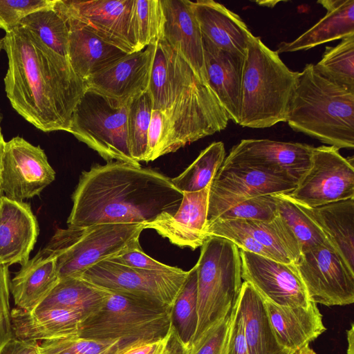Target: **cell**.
Masks as SVG:
<instances>
[{
  "instance_id": "cell-1",
  "label": "cell",
  "mask_w": 354,
  "mask_h": 354,
  "mask_svg": "<svg viewBox=\"0 0 354 354\" xmlns=\"http://www.w3.org/2000/svg\"><path fill=\"white\" fill-rule=\"evenodd\" d=\"M8 66L5 91L12 108L44 131H68L74 109L87 90L68 59L19 26L2 39Z\"/></svg>"
},
{
  "instance_id": "cell-2",
  "label": "cell",
  "mask_w": 354,
  "mask_h": 354,
  "mask_svg": "<svg viewBox=\"0 0 354 354\" xmlns=\"http://www.w3.org/2000/svg\"><path fill=\"white\" fill-rule=\"evenodd\" d=\"M183 196L171 178L161 173L140 164L108 161L82 172L67 224L145 226L162 216H174Z\"/></svg>"
},
{
  "instance_id": "cell-3",
  "label": "cell",
  "mask_w": 354,
  "mask_h": 354,
  "mask_svg": "<svg viewBox=\"0 0 354 354\" xmlns=\"http://www.w3.org/2000/svg\"><path fill=\"white\" fill-rule=\"evenodd\" d=\"M169 64L158 158L221 131L230 120L209 85L169 46Z\"/></svg>"
},
{
  "instance_id": "cell-4",
  "label": "cell",
  "mask_w": 354,
  "mask_h": 354,
  "mask_svg": "<svg viewBox=\"0 0 354 354\" xmlns=\"http://www.w3.org/2000/svg\"><path fill=\"white\" fill-rule=\"evenodd\" d=\"M286 122L303 133L337 149L354 147V90L319 73L314 64L299 72Z\"/></svg>"
},
{
  "instance_id": "cell-5",
  "label": "cell",
  "mask_w": 354,
  "mask_h": 354,
  "mask_svg": "<svg viewBox=\"0 0 354 354\" xmlns=\"http://www.w3.org/2000/svg\"><path fill=\"white\" fill-rule=\"evenodd\" d=\"M299 75L252 35L244 59L239 124L264 129L286 122Z\"/></svg>"
},
{
  "instance_id": "cell-6",
  "label": "cell",
  "mask_w": 354,
  "mask_h": 354,
  "mask_svg": "<svg viewBox=\"0 0 354 354\" xmlns=\"http://www.w3.org/2000/svg\"><path fill=\"white\" fill-rule=\"evenodd\" d=\"M142 224L104 223L57 229L44 248L54 257L59 279L80 277L94 264L142 250Z\"/></svg>"
},
{
  "instance_id": "cell-7",
  "label": "cell",
  "mask_w": 354,
  "mask_h": 354,
  "mask_svg": "<svg viewBox=\"0 0 354 354\" xmlns=\"http://www.w3.org/2000/svg\"><path fill=\"white\" fill-rule=\"evenodd\" d=\"M196 266L198 325L192 343L231 313L243 283L239 248L225 238L209 236Z\"/></svg>"
},
{
  "instance_id": "cell-8",
  "label": "cell",
  "mask_w": 354,
  "mask_h": 354,
  "mask_svg": "<svg viewBox=\"0 0 354 354\" xmlns=\"http://www.w3.org/2000/svg\"><path fill=\"white\" fill-rule=\"evenodd\" d=\"M171 308L148 299L112 292L82 323L79 337L93 340L137 339L156 342L171 329Z\"/></svg>"
},
{
  "instance_id": "cell-9",
  "label": "cell",
  "mask_w": 354,
  "mask_h": 354,
  "mask_svg": "<svg viewBox=\"0 0 354 354\" xmlns=\"http://www.w3.org/2000/svg\"><path fill=\"white\" fill-rule=\"evenodd\" d=\"M128 104H121L87 89L76 105L68 132L107 161L140 164L128 145Z\"/></svg>"
},
{
  "instance_id": "cell-10",
  "label": "cell",
  "mask_w": 354,
  "mask_h": 354,
  "mask_svg": "<svg viewBox=\"0 0 354 354\" xmlns=\"http://www.w3.org/2000/svg\"><path fill=\"white\" fill-rule=\"evenodd\" d=\"M188 271L145 270L108 259L88 268L81 278L112 292L153 301L171 307Z\"/></svg>"
},
{
  "instance_id": "cell-11",
  "label": "cell",
  "mask_w": 354,
  "mask_h": 354,
  "mask_svg": "<svg viewBox=\"0 0 354 354\" xmlns=\"http://www.w3.org/2000/svg\"><path fill=\"white\" fill-rule=\"evenodd\" d=\"M339 150L314 147L308 170L288 196L310 208L354 198L353 159L343 157Z\"/></svg>"
},
{
  "instance_id": "cell-12",
  "label": "cell",
  "mask_w": 354,
  "mask_h": 354,
  "mask_svg": "<svg viewBox=\"0 0 354 354\" xmlns=\"http://www.w3.org/2000/svg\"><path fill=\"white\" fill-rule=\"evenodd\" d=\"M296 185V183L286 176L243 164L223 162L210 184L207 225L226 210L248 198L289 194Z\"/></svg>"
},
{
  "instance_id": "cell-13",
  "label": "cell",
  "mask_w": 354,
  "mask_h": 354,
  "mask_svg": "<svg viewBox=\"0 0 354 354\" xmlns=\"http://www.w3.org/2000/svg\"><path fill=\"white\" fill-rule=\"evenodd\" d=\"M295 266L311 301L326 306L354 302V270L333 248L302 252Z\"/></svg>"
},
{
  "instance_id": "cell-14",
  "label": "cell",
  "mask_w": 354,
  "mask_h": 354,
  "mask_svg": "<svg viewBox=\"0 0 354 354\" xmlns=\"http://www.w3.org/2000/svg\"><path fill=\"white\" fill-rule=\"evenodd\" d=\"M55 178V171L40 146L16 136L6 142L0 172V189L17 201L38 196Z\"/></svg>"
},
{
  "instance_id": "cell-15",
  "label": "cell",
  "mask_w": 354,
  "mask_h": 354,
  "mask_svg": "<svg viewBox=\"0 0 354 354\" xmlns=\"http://www.w3.org/2000/svg\"><path fill=\"white\" fill-rule=\"evenodd\" d=\"M241 279L274 304L307 307L311 301L295 264L285 263L239 249Z\"/></svg>"
},
{
  "instance_id": "cell-16",
  "label": "cell",
  "mask_w": 354,
  "mask_h": 354,
  "mask_svg": "<svg viewBox=\"0 0 354 354\" xmlns=\"http://www.w3.org/2000/svg\"><path fill=\"white\" fill-rule=\"evenodd\" d=\"M135 0H55L54 7L126 53L136 52L131 35Z\"/></svg>"
},
{
  "instance_id": "cell-17",
  "label": "cell",
  "mask_w": 354,
  "mask_h": 354,
  "mask_svg": "<svg viewBox=\"0 0 354 354\" xmlns=\"http://www.w3.org/2000/svg\"><path fill=\"white\" fill-rule=\"evenodd\" d=\"M313 149L299 142L243 139L232 148L224 162L286 176L297 184L310 166Z\"/></svg>"
},
{
  "instance_id": "cell-18",
  "label": "cell",
  "mask_w": 354,
  "mask_h": 354,
  "mask_svg": "<svg viewBox=\"0 0 354 354\" xmlns=\"http://www.w3.org/2000/svg\"><path fill=\"white\" fill-rule=\"evenodd\" d=\"M156 44L127 53L95 72L86 80L87 89L121 104L147 91Z\"/></svg>"
},
{
  "instance_id": "cell-19",
  "label": "cell",
  "mask_w": 354,
  "mask_h": 354,
  "mask_svg": "<svg viewBox=\"0 0 354 354\" xmlns=\"http://www.w3.org/2000/svg\"><path fill=\"white\" fill-rule=\"evenodd\" d=\"M164 24L162 38L207 84L203 36L193 12L191 1L161 0Z\"/></svg>"
},
{
  "instance_id": "cell-20",
  "label": "cell",
  "mask_w": 354,
  "mask_h": 354,
  "mask_svg": "<svg viewBox=\"0 0 354 354\" xmlns=\"http://www.w3.org/2000/svg\"><path fill=\"white\" fill-rule=\"evenodd\" d=\"M39 233V227L30 203L0 200V264L24 265L30 259Z\"/></svg>"
},
{
  "instance_id": "cell-21",
  "label": "cell",
  "mask_w": 354,
  "mask_h": 354,
  "mask_svg": "<svg viewBox=\"0 0 354 354\" xmlns=\"http://www.w3.org/2000/svg\"><path fill=\"white\" fill-rule=\"evenodd\" d=\"M210 184L198 192H184L180 205L174 216H162L144 228L156 230L180 248L194 250L201 247L207 239L205 228Z\"/></svg>"
},
{
  "instance_id": "cell-22",
  "label": "cell",
  "mask_w": 354,
  "mask_h": 354,
  "mask_svg": "<svg viewBox=\"0 0 354 354\" xmlns=\"http://www.w3.org/2000/svg\"><path fill=\"white\" fill-rule=\"evenodd\" d=\"M207 84L226 111L239 124L245 57L216 47L203 37Z\"/></svg>"
},
{
  "instance_id": "cell-23",
  "label": "cell",
  "mask_w": 354,
  "mask_h": 354,
  "mask_svg": "<svg viewBox=\"0 0 354 354\" xmlns=\"http://www.w3.org/2000/svg\"><path fill=\"white\" fill-rule=\"evenodd\" d=\"M202 36L216 47L245 57L252 32L241 18L212 0L191 1Z\"/></svg>"
},
{
  "instance_id": "cell-24",
  "label": "cell",
  "mask_w": 354,
  "mask_h": 354,
  "mask_svg": "<svg viewBox=\"0 0 354 354\" xmlns=\"http://www.w3.org/2000/svg\"><path fill=\"white\" fill-rule=\"evenodd\" d=\"M263 301L279 344L292 354L309 346L326 330L322 315L313 301L307 307H286Z\"/></svg>"
},
{
  "instance_id": "cell-25",
  "label": "cell",
  "mask_w": 354,
  "mask_h": 354,
  "mask_svg": "<svg viewBox=\"0 0 354 354\" xmlns=\"http://www.w3.org/2000/svg\"><path fill=\"white\" fill-rule=\"evenodd\" d=\"M86 319L78 310L48 308L26 311L17 307L11 310L14 337L28 341H45L78 337Z\"/></svg>"
},
{
  "instance_id": "cell-26",
  "label": "cell",
  "mask_w": 354,
  "mask_h": 354,
  "mask_svg": "<svg viewBox=\"0 0 354 354\" xmlns=\"http://www.w3.org/2000/svg\"><path fill=\"white\" fill-rule=\"evenodd\" d=\"M64 16L69 28L67 59L82 80L86 81L95 72L127 54L103 40L83 24Z\"/></svg>"
},
{
  "instance_id": "cell-27",
  "label": "cell",
  "mask_w": 354,
  "mask_h": 354,
  "mask_svg": "<svg viewBox=\"0 0 354 354\" xmlns=\"http://www.w3.org/2000/svg\"><path fill=\"white\" fill-rule=\"evenodd\" d=\"M326 15L314 26L292 41L281 42L278 54L307 50L321 44L354 35V0L317 1Z\"/></svg>"
},
{
  "instance_id": "cell-28",
  "label": "cell",
  "mask_w": 354,
  "mask_h": 354,
  "mask_svg": "<svg viewBox=\"0 0 354 354\" xmlns=\"http://www.w3.org/2000/svg\"><path fill=\"white\" fill-rule=\"evenodd\" d=\"M59 280L55 260L44 248L21 266L10 282L15 306L28 312L33 310Z\"/></svg>"
},
{
  "instance_id": "cell-29",
  "label": "cell",
  "mask_w": 354,
  "mask_h": 354,
  "mask_svg": "<svg viewBox=\"0 0 354 354\" xmlns=\"http://www.w3.org/2000/svg\"><path fill=\"white\" fill-rule=\"evenodd\" d=\"M236 306L243 319L250 354H292L279 344L263 298L246 281L242 283Z\"/></svg>"
},
{
  "instance_id": "cell-30",
  "label": "cell",
  "mask_w": 354,
  "mask_h": 354,
  "mask_svg": "<svg viewBox=\"0 0 354 354\" xmlns=\"http://www.w3.org/2000/svg\"><path fill=\"white\" fill-rule=\"evenodd\" d=\"M306 207L335 251L354 270V198Z\"/></svg>"
},
{
  "instance_id": "cell-31",
  "label": "cell",
  "mask_w": 354,
  "mask_h": 354,
  "mask_svg": "<svg viewBox=\"0 0 354 354\" xmlns=\"http://www.w3.org/2000/svg\"><path fill=\"white\" fill-rule=\"evenodd\" d=\"M110 294L81 277H68L59 279L34 310H74L83 313L86 318L103 306Z\"/></svg>"
},
{
  "instance_id": "cell-32",
  "label": "cell",
  "mask_w": 354,
  "mask_h": 354,
  "mask_svg": "<svg viewBox=\"0 0 354 354\" xmlns=\"http://www.w3.org/2000/svg\"><path fill=\"white\" fill-rule=\"evenodd\" d=\"M237 220L241 226L261 246L273 255L277 261L296 264L301 256V250L293 232L278 215L270 221Z\"/></svg>"
},
{
  "instance_id": "cell-33",
  "label": "cell",
  "mask_w": 354,
  "mask_h": 354,
  "mask_svg": "<svg viewBox=\"0 0 354 354\" xmlns=\"http://www.w3.org/2000/svg\"><path fill=\"white\" fill-rule=\"evenodd\" d=\"M275 197L279 215L293 232L301 253L320 246L333 248L306 206L295 202L287 194H275Z\"/></svg>"
},
{
  "instance_id": "cell-34",
  "label": "cell",
  "mask_w": 354,
  "mask_h": 354,
  "mask_svg": "<svg viewBox=\"0 0 354 354\" xmlns=\"http://www.w3.org/2000/svg\"><path fill=\"white\" fill-rule=\"evenodd\" d=\"M20 26L34 33L53 51L67 58L68 24L65 16L54 7V3L27 15L21 20Z\"/></svg>"
},
{
  "instance_id": "cell-35",
  "label": "cell",
  "mask_w": 354,
  "mask_h": 354,
  "mask_svg": "<svg viewBox=\"0 0 354 354\" xmlns=\"http://www.w3.org/2000/svg\"><path fill=\"white\" fill-rule=\"evenodd\" d=\"M225 158L222 142H214L203 149L180 174L171 178L174 185L183 193L200 191L207 187L215 177Z\"/></svg>"
},
{
  "instance_id": "cell-36",
  "label": "cell",
  "mask_w": 354,
  "mask_h": 354,
  "mask_svg": "<svg viewBox=\"0 0 354 354\" xmlns=\"http://www.w3.org/2000/svg\"><path fill=\"white\" fill-rule=\"evenodd\" d=\"M171 322L180 341L186 348L189 346L194 339L198 325L196 265L188 271L171 306Z\"/></svg>"
},
{
  "instance_id": "cell-37",
  "label": "cell",
  "mask_w": 354,
  "mask_h": 354,
  "mask_svg": "<svg viewBox=\"0 0 354 354\" xmlns=\"http://www.w3.org/2000/svg\"><path fill=\"white\" fill-rule=\"evenodd\" d=\"M163 24L161 0H135L131 30L136 51L156 44L162 38Z\"/></svg>"
},
{
  "instance_id": "cell-38",
  "label": "cell",
  "mask_w": 354,
  "mask_h": 354,
  "mask_svg": "<svg viewBox=\"0 0 354 354\" xmlns=\"http://www.w3.org/2000/svg\"><path fill=\"white\" fill-rule=\"evenodd\" d=\"M314 66L324 77L354 90V35L341 39L335 46H326Z\"/></svg>"
},
{
  "instance_id": "cell-39",
  "label": "cell",
  "mask_w": 354,
  "mask_h": 354,
  "mask_svg": "<svg viewBox=\"0 0 354 354\" xmlns=\"http://www.w3.org/2000/svg\"><path fill=\"white\" fill-rule=\"evenodd\" d=\"M152 110V100L148 91L128 103L127 131L129 149L132 158L138 163L145 160Z\"/></svg>"
},
{
  "instance_id": "cell-40",
  "label": "cell",
  "mask_w": 354,
  "mask_h": 354,
  "mask_svg": "<svg viewBox=\"0 0 354 354\" xmlns=\"http://www.w3.org/2000/svg\"><path fill=\"white\" fill-rule=\"evenodd\" d=\"M278 215L277 203L274 194L248 198L224 212L216 220L241 219L270 221Z\"/></svg>"
},
{
  "instance_id": "cell-41",
  "label": "cell",
  "mask_w": 354,
  "mask_h": 354,
  "mask_svg": "<svg viewBox=\"0 0 354 354\" xmlns=\"http://www.w3.org/2000/svg\"><path fill=\"white\" fill-rule=\"evenodd\" d=\"M232 316L231 312L225 319L206 330L186 348L185 354H226Z\"/></svg>"
},
{
  "instance_id": "cell-42",
  "label": "cell",
  "mask_w": 354,
  "mask_h": 354,
  "mask_svg": "<svg viewBox=\"0 0 354 354\" xmlns=\"http://www.w3.org/2000/svg\"><path fill=\"white\" fill-rule=\"evenodd\" d=\"M55 0H0V28L10 32L20 26L27 15L52 6Z\"/></svg>"
},
{
  "instance_id": "cell-43",
  "label": "cell",
  "mask_w": 354,
  "mask_h": 354,
  "mask_svg": "<svg viewBox=\"0 0 354 354\" xmlns=\"http://www.w3.org/2000/svg\"><path fill=\"white\" fill-rule=\"evenodd\" d=\"M59 340L74 354H118L129 346L145 342L131 338L115 340H93L79 337Z\"/></svg>"
},
{
  "instance_id": "cell-44",
  "label": "cell",
  "mask_w": 354,
  "mask_h": 354,
  "mask_svg": "<svg viewBox=\"0 0 354 354\" xmlns=\"http://www.w3.org/2000/svg\"><path fill=\"white\" fill-rule=\"evenodd\" d=\"M10 293L8 266L0 264V351L14 337L11 323Z\"/></svg>"
},
{
  "instance_id": "cell-45",
  "label": "cell",
  "mask_w": 354,
  "mask_h": 354,
  "mask_svg": "<svg viewBox=\"0 0 354 354\" xmlns=\"http://www.w3.org/2000/svg\"><path fill=\"white\" fill-rule=\"evenodd\" d=\"M128 267L145 270L172 272L181 269L160 263L146 254L142 250H133L108 259Z\"/></svg>"
},
{
  "instance_id": "cell-46",
  "label": "cell",
  "mask_w": 354,
  "mask_h": 354,
  "mask_svg": "<svg viewBox=\"0 0 354 354\" xmlns=\"http://www.w3.org/2000/svg\"><path fill=\"white\" fill-rule=\"evenodd\" d=\"M232 315L226 354H250L245 337L243 319L236 306V302L232 308Z\"/></svg>"
},
{
  "instance_id": "cell-47",
  "label": "cell",
  "mask_w": 354,
  "mask_h": 354,
  "mask_svg": "<svg viewBox=\"0 0 354 354\" xmlns=\"http://www.w3.org/2000/svg\"><path fill=\"white\" fill-rule=\"evenodd\" d=\"M163 122V112L158 109H153L147 133V151L145 162L153 161L158 158V152L162 133Z\"/></svg>"
},
{
  "instance_id": "cell-48",
  "label": "cell",
  "mask_w": 354,
  "mask_h": 354,
  "mask_svg": "<svg viewBox=\"0 0 354 354\" xmlns=\"http://www.w3.org/2000/svg\"><path fill=\"white\" fill-rule=\"evenodd\" d=\"M39 343L12 337L1 348L0 354H39Z\"/></svg>"
},
{
  "instance_id": "cell-49",
  "label": "cell",
  "mask_w": 354,
  "mask_h": 354,
  "mask_svg": "<svg viewBox=\"0 0 354 354\" xmlns=\"http://www.w3.org/2000/svg\"><path fill=\"white\" fill-rule=\"evenodd\" d=\"M39 354H74L59 339L42 341L39 345Z\"/></svg>"
},
{
  "instance_id": "cell-50",
  "label": "cell",
  "mask_w": 354,
  "mask_h": 354,
  "mask_svg": "<svg viewBox=\"0 0 354 354\" xmlns=\"http://www.w3.org/2000/svg\"><path fill=\"white\" fill-rule=\"evenodd\" d=\"M186 347L179 339L172 326L168 334L162 354H185Z\"/></svg>"
},
{
  "instance_id": "cell-51",
  "label": "cell",
  "mask_w": 354,
  "mask_h": 354,
  "mask_svg": "<svg viewBox=\"0 0 354 354\" xmlns=\"http://www.w3.org/2000/svg\"><path fill=\"white\" fill-rule=\"evenodd\" d=\"M158 341L140 342L127 348L118 354H147Z\"/></svg>"
},
{
  "instance_id": "cell-52",
  "label": "cell",
  "mask_w": 354,
  "mask_h": 354,
  "mask_svg": "<svg viewBox=\"0 0 354 354\" xmlns=\"http://www.w3.org/2000/svg\"><path fill=\"white\" fill-rule=\"evenodd\" d=\"M348 346L346 354H354V324L352 322L350 329L346 330Z\"/></svg>"
},
{
  "instance_id": "cell-53",
  "label": "cell",
  "mask_w": 354,
  "mask_h": 354,
  "mask_svg": "<svg viewBox=\"0 0 354 354\" xmlns=\"http://www.w3.org/2000/svg\"><path fill=\"white\" fill-rule=\"evenodd\" d=\"M5 143H6V142L4 141L3 136L1 133V129L0 127V172H1V160H2V156H3V153Z\"/></svg>"
},
{
  "instance_id": "cell-54",
  "label": "cell",
  "mask_w": 354,
  "mask_h": 354,
  "mask_svg": "<svg viewBox=\"0 0 354 354\" xmlns=\"http://www.w3.org/2000/svg\"><path fill=\"white\" fill-rule=\"evenodd\" d=\"M295 354H317L309 346H306L304 348L297 351Z\"/></svg>"
},
{
  "instance_id": "cell-55",
  "label": "cell",
  "mask_w": 354,
  "mask_h": 354,
  "mask_svg": "<svg viewBox=\"0 0 354 354\" xmlns=\"http://www.w3.org/2000/svg\"><path fill=\"white\" fill-rule=\"evenodd\" d=\"M279 2H280V1H257V3L258 4H259L260 6H268V7H273Z\"/></svg>"
},
{
  "instance_id": "cell-56",
  "label": "cell",
  "mask_w": 354,
  "mask_h": 354,
  "mask_svg": "<svg viewBox=\"0 0 354 354\" xmlns=\"http://www.w3.org/2000/svg\"><path fill=\"white\" fill-rule=\"evenodd\" d=\"M2 48H3V41H2V39H0V51L1 50Z\"/></svg>"
},
{
  "instance_id": "cell-57",
  "label": "cell",
  "mask_w": 354,
  "mask_h": 354,
  "mask_svg": "<svg viewBox=\"0 0 354 354\" xmlns=\"http://www.w3.org/2000/svg\"><path fill=\"white\" fill-rule=\"evenodd\" d=\"M2 118H3V117H2V114H1V113L0 112V127H1V122Z\"/></svg>"
}]
</instances>
